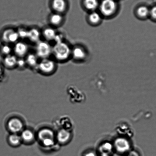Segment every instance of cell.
Masks as SVG:
<instances>
[{
    "label": "cell",
    "mask_w": 156,
    "mask_h": 156,
    "mask_svg": "<svg viewBox=\"0 0 156 156\" xmlns=\"http://www.w3.org/2000/svg\"><path fill=\"white\" fill-rule=\"evenodd\" d=\"M150 9L146 5L139 6L136 9L134 15L137 19L144 20L149 18Z\"/></svg>",
    "instance_id": "5bb4252c"
},
{
    "label": "cell",
    "mask_w": 156,
    "mask_h": 156,
    "mask_svg": "<svg viewBox=\"0 0 156 156\" xmlns=\"http://www.w3.org/2000/svg\"><path fill=\"white\" fill-rule=\"evenodd\" d=\"M20 136L22 142L27 143H33L35 139L34 133L29 129L23 130L21 132Z\"/></svg>",
    "instance_id": "603a6c76"
},
{
    "label": "cell",
    "mask_w": 156,
    "mask_h": 156,
    "mask_svg": "<svg viewBox=\"0 0 156 156\" xmlns=\"http://www.w3.org/2000/svg\"><path fill=\"white\" fill-rule=\"evenodd\" d=\"M99 4L98 0H84L83 5L88 13L98 10Z\"/></svg>",
    "instance_id": "ac0fdd59"
},
{
    "label": "cell",
    "mask_w": 156,
    "mask_h": 156,
    "mask_svg": "<svg viewBox=\"0 0 156 156\" xmlns=\"http://www.w3.org/2000/svg\"><path fill=\"white\" fill-rule=\"evenodd\" d=\"M104 18L98 11L90 12L87 16L88 24L92 27H97L100 25Z\"/></svg>",
    "instance_id": "7c38bea8"
},
{
    "label": "cell",
    "mask_w": 156,
    "mask_h": 156,
    "mask_svg": "<svg viewBox=\"0 0 156 156\" xmlns=\"http://www.w3.org/2000/svg\"><path fill=\"white\" fill-rule=\"evenodd\" d=\"M64 36L63 35L60 33H57L56 34L55 38L54 39V42L55 43H56L64 41Z\"/></svg>",
    "instance_id": "f1b7e54d"
},
{
    "label": "cell",
    "mask_w": 156,
    "mask_h": 156,
    "mask_svg": "<svg viewBox=\"0 0 156 156\" xmlns=\"http://www.w3.org/2000/svg\"><path fill=\"white\" fill-rule=\"evenodd\" d=\"M82 156H98V155L94 151L89 150L84 153Z\"/></svg>",
    "instance_id": "f546056e"
},
{
    "label": "cell",
    "mask_w": 156,
    "mask_h": 156,
    "mask_svg": "<svg viewBox=\"0 0 156 156\" xmlns=\"http://www.w3.org/2000/svg\"><path fill=\"white\" fill-rule=\"evenodd\" d=\"M71 133L67 130L62 129L58 131L56 135V140L61 144L68 143L71 139Z\"/></svg>",
    "instance_id": "9a60e30c"
},
{
    "label": "cell",
    "mask_w": 156,
    "mask_h": 156,
    "mask_svg": "<svg viewBox=\"0 0 156 156\" xmlns=\"http://www.w3.org/2000/svg\"><path fill=\"white\" fill-rule=\"evenodd\" d=\"M2 39L5 44H14L20 39L17 31L14 29L7 28L3 31L2 34Z\"/></svg>",
    "instance_id": "9c48e42d"
},
{
    "label": "cell",
    "mask_w": 156,
    "mask_h": 156,
    "mask_svg": "<svg viewBox=\"0 0 156 156\" xmlns=\"http://www.w3.org/2000/svg\"><path fill=\"white\" fill-rule=\"evenodd\" d=\"M17 31L20 39H21L23 40L27 39V36H28V30L23 28V27H20V28L18 29Z\"/></svg>",
    "instance_id": "484cf974"
},
{
    "label": "cell",
    "mask_w": 156,
    "mask_h": 156,
    "mask_svg": "<svg viewBox=\"0 0 156 156\" xmlns=\"http://www.w3.org/2000/svg\"><path fill=\"white\" fill-rule=\"evenodd\" d=\"M126 156H140V155L137 151L132 149L129 153L127 154Z\"/></svg>",
    "instance_id": "4dcf8cb0"
},
{
    "label": "cell",
    "mask_w": 156,
    "mask_h": 156,
    "mask_svg": "<svg viewBox=\"0 0 156 156\" xmlns=\"http://www.w3.org/2000/svg\"><path fill=\"white\" fill-rule=\"evenodd\" d=\"M113 151L114 150L112 143L105 142L101 145L98 148V152L101 155L110 156Z\"/></svg>",
    "instance_id": "7402d4cb"
},
{
    "label": "cell",
    "mask_w": 156,
    "mask_h": 156,
    "mask_svg": "<svg viewBox=\"0 0 156 156\" xmlns=\"http://www.w3.org/2000/svg\"><path fill=\"white\" fill-rule=\"evenodd\" d=\"M56 61L50 58L41 59L37 66V69L40 72L44 75H51L55 71L56 69Z\"/></svg>",
    "instance_id": "5b68a950"
},
{
    "label": "cell",
    "mask_w": 156,
    "mask_h": 156,
    "mask_svg": "<svg viewBox=\"0 0 156 156\" xmlns=\"http://www.w3.org/2000/svg\"><path fill=\"white\" fill-rule=\"evenodd\" d=\"M1 51L2 54L5 56L12 54V52H13V48L10 44L4 43L1 46Z\"/></svg>",
    "instance_id": "d4e9b609"
},
{
    "label": "cell",
    "mask_w": 156,
    "mask_h": 156,
    "mask_svg": "<svg viewBox=\"0 0 156 156\" xmlns=\"http://www.w3.org/2000/svg\"><path fill=\"white\" fill-rule=\"evenodd\" d=\"M42 36V32L39 29L36 27H33L28 30L27 39L30 42L36 44L41 41V38Z\"/></svg>",
    "instance_id": "2e32d148"
},
{
    "label": "cell",
    "mask_w": 156,
    "mask_h": 156,
    "mask_svg": "<svg viewBox=\"0 0 156 156\" xmlns=\"http://www.w3.org/2000/svg\"><path fill=\"white\" fill-rule=\"evenodd\" d=\"M18 58L14 54H10L5 56L3 63L7 68L12 69L16 67Z\"/></svg>",
    "instance_id": "ffe728a7"
},
{
    "label": "cell",
    "mask_w": 156,
    "mask_h": 156,
    "mask_svg": "<svg viewBox=\"0 0 156 156\" xmlns=\"http://www.w3.org/2000/svg\"><path fill=\"white\" fill-rule=\"evenodd\" d=\"M64 20L63 15L55 12L51 14L49 18V21L51 27L55 28L61 26L63 24Z\"/></svg>",
    "instance_id": "e0dca14e"
},
{
    "label": "cell",
    "mask_w": 156,
    "mask_h": 156,
    "mask_svg": "<svg viewBox=\"0 0 156 156\" xmlns=\"http://www.w3.org/2000/svg\"><path fill=\"white\" fill-rule=\"evenodd\" d=\"M57 33L55 27L51 26L44 28L42 32V35L45 41L50 42L54 41Z\"/></svg>",
    "instance_id": "d6986e66"
},
{
    "label": "cell",
    "mask_w": 156,
    "mask_h": 156,
    "mask_svg": "<svg viewBox=\"0 0 156 156\" xmlns=\"http://www.w3.org/2000/svg\"><path fill=\"white\" fill-rule=\"evenodd\" d=\"M7 126L12 133L18 134L23 130V123L21 120L17 118L10 119L8 123Z\"/></svg>",
    "instance_id": "8fae6325"
},
{
    "label": "cell",
    "mask_w": 156,
    "mask_h": 156,
    "mask_svg": "<svg viewBox=\"0 0 156 156\" xmlns=\"http://www.w3.org/2000/svg\"><path fill=\"white\" fill-rule=\"evenodd\" d=\"M72 49V47L65 41L56 43L53 46L52 56L56 62H66L71 58Z\"/></svg>",
    "instance_id": "6da1fadb"
},
{
    "label": "cell",
    "mask_w": 156,
    "mask_h": 156,
    "mask_svg": "<svg viewBox=\"0 0 156 156\" xmlns=\"http://www.w3.org/2000/svg\"><path fill=\"white\" fill-rule=\"evenodd\" d=\"M2 67L1 65H0V76L1 75V74H2Z\"/></svg>",
    "instance_id": "1f68e13d"
},
{
    "label": "cell",
    "mask_w": 156,
    "mask_h": 156,
    "mask_svg": "<svg viewBox=\"0 0 156 156\" xmlns=\"http://www.w3.org/2000/svg\"><path fill=\"white\" fill-rule=\"evenodd\" d=\"M27 66V63L24 58H18L16 67L20 69H23Z\"/></svg>",
    "instance_id": "4316f807"
},
{
    "label": "cell",
    "mask_w": 156,
    "mask_h": 156,
    "mask_svg": "<svg viewBox=\"0 0 156 156\" xmlns=\"http://www.w3.org/2000/svg\"><path fill=\"white\" fill-rule=\"evenodd\" d=\"M8 140L9 143L13 147L19 146L22 142L20 135L15 133H12L9 136Z\"/></svg>",
    "instance_id": "cb8c5ba5"
},
{
    "label": "cell",
    "mask_w": 156,
    "mask_h": 156,
    "mask_svg": "<svg viewBox=\"0 0 156 156\" xmlns=\"http://www.w3.org/2000/svg\"><path fill=\"white\" fill-rule=\"evenodd\" d=\"M88 50L83 46L76 45L72 47L71 58L76 62H85L88 59Z\"/></svg>",
    "instance_id": "52a82bcc"
},
{
    "label": "cell",
    "mask_w": 156,
    "mask_h": 156,
    "mask_svg": "<svg viewBox=\"0 0 156 156\" xmlns=\"http://www.w3.org/2000/svg\"><path fill=\"white\" fill-rule=\"evenodd\" d=\"M149 18L152 21L156 22V5L150 9Z\"/></svg>",
    "instance_id": "83f0119b"
},
{
    "label": "cell",
    "mask_w": 156,
    "mask_h": 156,
    "mask_svg": "<svg viewBox=\"0 0 156 156\" xmlns=\"http://www.w3.org/2000/svg\"><path fill=\"white\" fill-rule=\"evenodd\" d=\"M13 53L18 58L25 57L29 53L28 45L23 41H18L14 44Z\"/></svg>",
    "instance_id": "30bf717a"
},
{
    "label": "cell",
    "mask_w": 156,
    "mask_h": 156,
    "mask_svg": "<svg viewBox=\"0 0 156 156\" xmlns=\"http://www.w3.org/2000/svg\"><path fill=\"white\" fill-rule=\"evenodd\" d=\"M98 11L104 19H110L115 17L118 13L119 5L116 0H102Z\"/></svg>",
    "instance_id": "7a4b0ae2"
},
{
    "label": "cell",
    "mask_w": 156,
    "mask_h": 156,
    "mask_svg": "<svg viewBox=\"0 0 156 156\" xmlns=\"http://www.w3.org/2000/svg\"><path fill=\"white\" fill-rule=\"evenodd\" d=\"M37 136L39 141L45 147L53 146L56 140V135L54 132L49 128L41 129L38 133Z\"/></svg>",
    "instance_id": "277c9868"
},
{
    "label": "cell",
    "mask_w": 156,
    "mask_h": 156,
    "mask_svg": "<svg viewBox=\"0 0 156 156\" xmlns=\"http://www.w3.org/2000/svg\"><path fill=\"white\" fill-rule=\"evenodd\" d=\"M131 139L118 136L112 142L114 152L121 155L129 153L133 149Z\"/></svg>",
    "instance_id": "3957f363"
},
{
    "label": "cell",
    "mask_w": 156,
    "mask_h": 156,
    "mask_svg": "<svg viewBox=\"0 0 156 156\" xmlns=\"http://www.w3.org/2000/svg\"><path fill=\"white\" fill-rule=\"evenodd\" d=\"M51 7L55 13L63 15L67 11L68 5L66 0H52Z\"/></svg>",
    "instance_id": "4fadbf2b"
},
{
    "label": "cell",
    "mask_w": 156,
    "mask_h": 156,
    "mask_svg": "<svg viewBox=\"0 0 156 156\" xmlns=\"http://www.w3.org/2000/svg\"><path fill=\"white\" fill-rule=\"evenodd\" d=\"M53 46L46 41H40L36 44L35 53L41 59L50 58L52 56Z\"/></svg>",
    "instance_id": "8992f818"
},
{
    "label": "cell",
    "mask_w": 156,
    "mask_h": 156,
    "mask_svg": "<svg viewBox=\"0 0 156 156\" xmlns=\"http://www.w3.org/2000/svg\"><path fill=\"white\" fill-rule=\"evenodd\" d=\"M116 132L118 136L131 139L134 132L132 127L127 122H120L116 126Z\"/></svg>",
    "instance_id": "ba28073f"
},
{
    "label": "cell",
    "mask_w": 156,
    "mask_h": 156,
    "mask_svg": "<svg viewBox=\"0 0 156 156\" xmlns=\"http://www.w3.org/2000/svg\"><path fill=\"white\" fill-rule=\"evenodd\" d=\"M39 59L35 53H29L25 58L27 66L37 69L39 62Z\"/></svg>",
    "instance_id": "44dd1931"
}]
</instances>
